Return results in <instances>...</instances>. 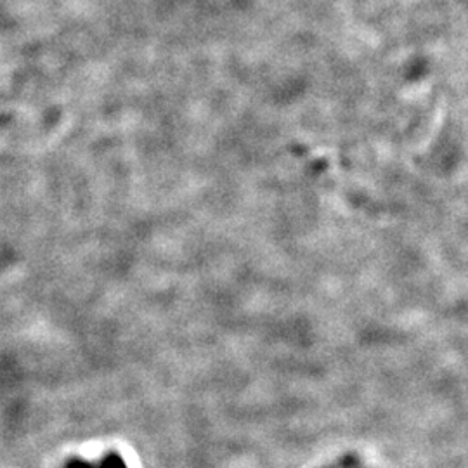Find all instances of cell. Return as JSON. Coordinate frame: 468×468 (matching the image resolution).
<instances>
[{
  "mask_svg": "<svg viewBox=\"0 0 468 468\" xmlns=\"http://www.w3.org/2000/svg\"><path fill=\"white\" fill-rule=\"evenodd\" d=\"M103 468H125V465L118 456H108L103 464Z\"/></svg>",
  "mask_w": 468,
  "mask_h": 468,
  "instance_id": "1",
  "label": "cell"
},
{
  "mask_svg": "<svg viewBox=\"0 0 468 468\" xmlns=\"http://www.w3.org/2000/svg\"><path fill=\"white\" fill-rule=\"evenodd\" d=\"M68 468H92V467H90L88 464H86V462H79V460H77V462H71V464L68 465Z\"/></svg>",
  "mask_w": 468,
  "mask_h": 468,
  "instance_id": "2",
  "label": "cell"
}]
</instances>
